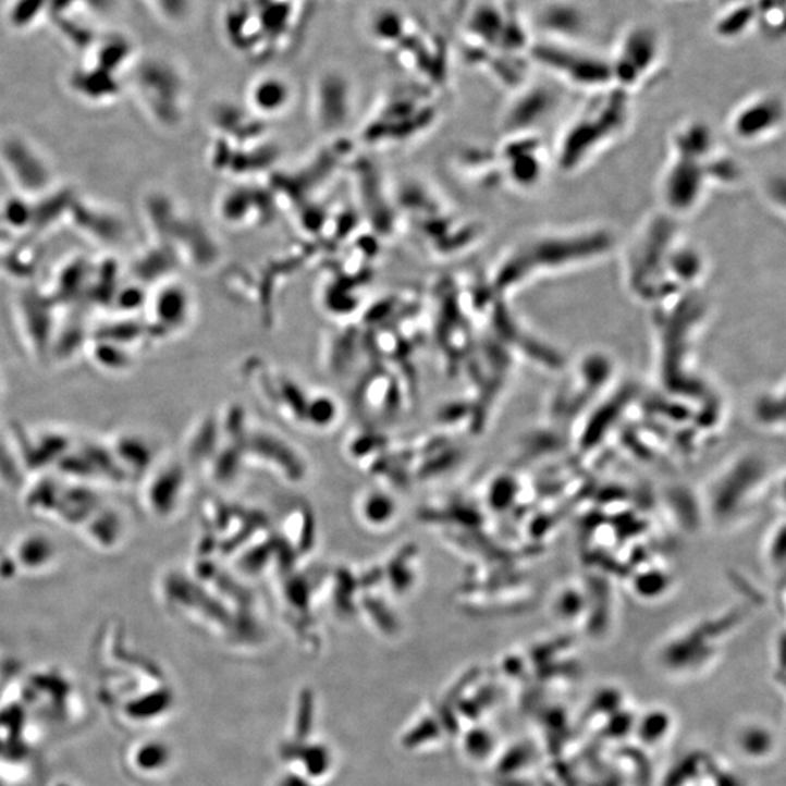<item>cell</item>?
<instances>
[{
  "mask_svg": "<svg viewBox=\"0 0 786 786\" xmlns=\"http://www.w3.org/2000/svg\"><path fill=\"white\" fill-rule=\"evenodd\" d=\"M629 95L617 86L595 93L561 144L560 161L565 170L580 165L591 152L619 135L629 119Z\"/></svg>",
  "mask_w": 786,
  "mask_h": 786,
  "instance_id": "cell-1",
  "label": "cell"
},
{
  "mask_svg": "<svg viewBox=\"0 0 786 786\" xmlns=\"http://www.w3.org/2000/svg\"><path fill=\"white\" fill-rule=\"evenodd\" d=\"M609 237L603 233H585V235L543 237L521 245L517 254L509 259L504 269L505 287L521 284L526 279L533 278L539 271H550L577 265L587 258L602 254L607 249Z\"/></svg>",
  "mask_w": 786,
  "mask_h": 786,
  "instance_id": "cell-2",
  "label": "cell"
},
{
  "mask_svg": "<svg viewBox=\"0 0 786 786\" xmlns=\"http://www.w3.org/2000/svg\"><path fill=\"white\" fill-rule=\"evenodd\" d=\"M528 58L530 63L537 64L556 79L574 88L599 93L615 86L611 59L602 58L581 45L551 40L533 41Z\"/></svg>",
  "mask_w": 786,
  "mask_h": 786,
  "instance_id": "cell-3",
  "label": "cell"
},
{
  "mask_svg": "<svg viewBox=\"0 0 786 786\" xmlns=\"http://www.w3.org/2000/svg\"><path fill=\"white\" fill-rule=\"evenodd\" d=\"M663 59L664 41L659 29L650 24H633L622 33L611 59L613 84L630 94L658 75Z\"/></svg>",
  "mask_w": 786,
  "mask_h": 786,
  "instance_id": "cell-4",
  "label": "cell"
},
{
  "mask_svg": "<svg viewBox=\"0 0 786 786\" xmlns=\"http://www.w3.org/2000/svg\"><path fill=\"white\" fill-rule=\"evenodd\" d=\"M538 27L543 33V40L580 45L591 32L589 12L576 2L554 0L539 11Z\"/></svg>",
  "mask_w": 786,
  "mask_h": 786,
  "instance_id": "cell-5",
  "label": "cell"
},
{
  "mask_svg": "<svg viewBox=\"0 0 786 786\" xmlns=\"http://www.w3.org/2000/svg\"><path fill=\"white\" fill-rule=\"evenodd\" d=\"M784 120V101L776 94H763L742 103L733 115V132L741 139H759L776 132Z\"/></svg>",
  "mask_w": 786,
  "mask_h": 786,
  "instance_id": "cell-6",
  "label": "cell"
},
{
  "mask_svg": "<svg viewBox=\"0 0 786 786\" xmlns=\"http://www.w3.org/2000/svg\"><path fill=\"white\" fill-rule=\"evenodd\" d=\"M144 479L145 508L155 517H170L183 494V470L172 464L157 465Z\"/></svg>",
  "mask_w": 786,
  "mask_h": 786,
  "instance_id": "cell-7",
  "label": "cell"
},
{
  "mask_svg": "<svg viewBox=\"0 0 786 786\" xmlns=\"http://www.w3.org/2000/svg\"><path fill=\"white\" fill-rule=\"evenodd\" d=\"M107 444L128 479L145 478L158 465L152 442L139 431H120L107 440Z\"/></svg>",
  "mask_w": 786,
  "mask_h": 786,
  "instance_id": "cell-8",
  "label": "cell"
},
{
  "mask_svg": "<svg viewBox=\"0 0 786 786\" xmlns=\"http://www.w3.org/2000/svg\"><path fill=\"white\" fill-rule=\"evenodd\" d=\"M11 560L19 572L37 576L50 572L58 563L59 546L49 533L29 530L16 539L12 546Z\"/></svg>",
  "mask_w": 786,
  "mask_h": 786,
  "instance_id": "cell-9",
  "label": "cell"
},
{
  "mask_svg": "<svg viewBox=\"0 0 786 786\" xmlns=\"http://www.w3.org/2000/svg\"><path fill=\"white\" fill-rule=\"evenodd\" d=\"M102 505L103 501L95 486L64 479L53 518L69 528L81 529Z\"/></svg>",
  "mask_w": 786,
  "mask_h": 786,
  "instance_id": "cell-10",
  "label": "cell"
},
{
  "mask_svg": "<svg viewBox=\"0 0 786 786\" xmlns=\"http://www.w3.org/2000/svg\"><path fill=\"white\" fill-rule=\"evenodd\" d=\"M86 541L102 552H112L123 545L127 521L119 508L103 504L81 528Z\"/></svg>",
  "mask_w": 786,
  "mask_h": 786,
  "instance_id": "cell-11",
  "label": "cell"
},
{
  "mask_svg": "<svg viewBox=\"0 0 786 786\" xmlns=\"http://www.w3.org/2000/svg\"><path fill=\"white\" fill-rule=\"evenodd\" d=\"M556 103H558V95L551 86L542 84L526 86L518 93V97L509 110L513 127L516 130L528 128L533 121L550 114Z\"/></svg>",
  "mask_w": 786,
  "mask_h": 786,
  "instance_id": "cell-12",
  "label": "cell"
},
{
  "mask_svg": "<svg viewBox=\"0 0 786 786\" xmlns=\"http://www.w3.org/2000/svg\"><path fill=\"white\" fill-rule=\"evenodd\" d=\"M758 28L756 3L719 8L712 32L721 41H738Z\"/></svg>",
  "mask_w": 786,
  "mask_h": 786,
  "instance_id": "cell-13",
  "label": "cell"
},
{
  "mask_svg": "<svg viewBox=\"0 0 786 786\" xmlns=\"http://www.w3.org/2000/svg\"><path fill=\"white\" fill-rule=\"evenodd\" d=\"M25 483H27V472L20 459L14 439L7 429L0 427V487L19 491Z\"/></svg>",
  "mask_w": 786,
  "mask_h": 786,
  "instance_id": "cell-14",
  "label": "cell"
},
{
  "mask_svg": "<svg viewBox=\"0 0 786 786\" xmlns=\"http://www.w3.org/2000/svg\"><path fill=\"white\" fill-rule=\"evenodd\" d=\"M291 86L275 76L261 77L250 90L255 106L265 111L279 110L291 98Z\"/></svg>",
  "mask_w": 786,
  "mask_h": 786,
  "instance_id": "cell-15",
  "label": "cell"
},
{
  "mask_svg": "<svg viewBox=\"0 0 786 786\" xmlns=\"http://www.w3.org/2000/svg\"><path fill=\"white\" fill-rule=\"evenodd\" d=\"M719 8L729 5H742V3H756V0H716Z\"/></svg>",
  "mask_w": 786,
  "mask_h": 786,
  "instance_id": "cell-16",
  "label": "cell"
},
{
  "mask_svg": "<svg viewBox=\"0 0 786 786\" xmlns=\"http://www.w3.org/2000/svg\"><path fill=\"white\" fill-rule=\"evenodd\" d=\"M0 392H2V386H0Z\"/></svg>",
  "mask_w": 786,
  "mask_h": 786,
  "instance_id": "cell-17",
  "label": "cell"
}]
</instances>
